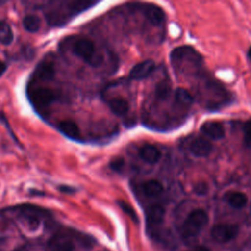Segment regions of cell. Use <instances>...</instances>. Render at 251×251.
Instances as JSON below:
<instances>
[{"mask_svg":"<svg viewBox=\"0 0 251 251\" xmlns=\"http://www.w3.org/2000/svg\"><path fill=\"white\" fill-rule=\"evenodd\" d=\"M208 223V215L202 209H196L189 213L180 228L181 238L190 243L205 227Z\"/></svg>","mask_w":251,"mask_h":251,"instance_id":"6da1fadb","label":"cell"},{"mask_svg":"<svg viewBox=\"0 0 251 251\" xmlns=\"http://www.w3.org/2000/svg\"><path fill=\"white\" fill-rule=\"evenodd\" d=\"M73 53L91 67L97 68L103 62V56L96 51L94 43L86 37H77L73 41Z\"/></svg>","mask_w":251,"mask_h":251,"instance_id":"7a4b0ae2","label":"cell"},{"mask_svg":"<svg viewBox=\"0 0 251 251\" xmlns=\"http://www.w3.org/2000/svg\"><path fill=\"white\" fill-rule=\"evenodd\" d=\"M172 65L176 72H178L183 65L192 66V68L200 67L202 62L201 55L191 46H179L174 49L170 55Z\"/></svg>","mask_w":251,"mask_h":251,"instance_id":"3957f363","label":"cell"},{"mask_svg":"<svg viewBox=\"0 0 251 251\" xmlns=\"http://www.w3.org/2000/svg\"><path fill=\"white\" fill-rule=\"evenodd\" d=\"M28 97L35 108H46L58 99V94L48 87H35L28 91Z\"/></svg>","mask_w":251,"mask_h":251,"instance_id":"277c9868","label":"cell"},{"mask_svg":"<svg viewBox=\"0 0 251 251\" xmlns=\"http://www.w3.org/2000/svg\"><path fill=\"white\" fill-rule=\"evenodd\" d=\"M147 230L151 238L154 239L156 242H158V244L161 245L162 248H165L168 251H172L176 249V238L169 229L161 228L159 226L156 227L147 228Z\"/></svg>","mask_w":251,"mask_h":251,"instance_id":"5b68a950","label":"cell"},{"mask_svg":"<svg viewBox=\"0 0 251 251\" xmlns=\"http://www.w3.org/2000/svg\"><path fill=\"white\" fill-rule=\"evenodd\" d=\"M239 228L233 224H218L213 226L211 235L214 240L220 243H226L232 240L238 234Z\"/></svg>","mask_w":251,"mask_h":251,"instance_id":"8992f818","label":"cell"},{"mask_svg":"<svg viewBox=\"0 0 251 251\" xmlns=\"http://www.w3.org/2000/svg\"><path fill=\"white\" fill-rule=\"evenodd\" d=\"M145 215H146L147 228L159 226L164 221L165 208L159 204L150 205L146 208Z\"/></svg>","mask_w":251,"mask_h":251,"instance_id":"52a82bcc","label":"cell"},{"mask_svg":"<svg viewBox=\"0 0 251 251\" xmlns=\"http://www.w3.org/2000/svg\"><path fill=\"white\" fill-rule=\"evenodd\" d=\"M155 68H156V65L153 60L148 59V60L142 61L132 67L129 73V77L131 79H136V80L146 78L154 72Z\"/></svg>","mask_w":251,"mask_h":251,"instance_id":"ba28073f","label":"cell"},{"mask_svg":"<svg viewBox=\"0 0 251 251\" xmlns=\"http://www.w3.org/2000/svg\"><path fill=\"white\" fill-rule=\"evenodd\" d=\"M47 247L49 251H74L75 244L71 238L66 235L56 234L52 236L48 243Z\"/></svg>","mask_w":251,"mask_h":251,"instance_id":"9c48e42d","label":"cell"},{"mask_svg":"<svg viewBox=\"0 0 251 251\" xmlns=\"http://www.w3.org/2000/svg\"><path fill=\"white\" fill-rule=\"evenodd\" d=\"M54 75H55L54 63L46 59L40 62V64L36 67L33 74V78L40 81H47L52 79Z\"/></svg>","mask_w":251,"mask_h":251,"instance_id":"30bf717a","label":"cell"},{"mask_svg":"<svg viewBox=\"0 0 251 251\" xmlns=\"http://www.w3.org/2000/svg\"><path fill=\"white\" fill-rule=\"evenodd\" d=\"M148 21L154 25H160L165 20V13L162 8L153 4H142L139 7Z\"/></svg>","mask_w":251,"mask_h":251,"instance_id":"8fae6325","label":"cell"},{"mask_svg":"<svg viewBox=\"0 0 251 251\" xmlns=\"http://www.w3.org/2000/svg\"><path fill=\"white\" fill-rule=\"evenodd\" d=\"M189 149L194 156L205 157L212 152L213 145L208 139L203 137H197L190 143Z\"/></svg>","mask_w":251,"mask_h":251,"instance_id":"7c38bea8","label":"cell"},{"mask_svg":"<svg viewBox=\"0 0 251 251\" xmlns=\"http://www.w3.org/2000/svg\"><path fill=\"white\" fill-rule=\"evenodd\" d=\"M201 131L213 138V139H222L225 136V129L221 123L219 122H206L201 126Z\"/></svg>","mask_w":251,"mask_h":251,"instance_id":"4fadbf2b","label":"cell"},{"mask_svg":"<svg viewBox=\"0 0 251 251\" xmlns=\"http://www.w3.org/2000/svg\"><path fill=\"white\" fill-rule=\"evenodd\" d=\"M59 130L66 136L77 140L80 135L79 127L77 124L72 120H64L58 124Z\"/></svg>","mask_w":251,"mask_h":251,"instance_id":"5bb4252c","label":"cell"},{"mask_svg":"<svg viewBox=\"0 0 251 251\" xmlns=\"http://www.w3.org/2000/svg\"><path fill=\"white\" fill-rule=\"evenodd\" d=\"M140 158L149 164H155L159 161L161 154L158 148L152 144H144L139 149Z\"/></svg>","mask_w":251,"mask_h":251,"instance_id":"9a60e30c","label":"cell"},{"mask_svg":"<svg viewBox=\"0 0 251 251\" xmlns=\"http://www.w3.org/2000/svg\"><path fill=\"white\" fill-rule=\"evenodd\" d=\"M108 106L110 110L118 116H124L128 112V103L123 97H113L109 99Z\"/></svg>","mask_w":251,"mask_h":251,"instance_id":"2e32d148","label":"cell"},{"mask_svg":"<svg viewBox=\"0 0 251 251\" xmlns=\"http://www.w3.org/2000/svg\"><path fill=\"white\" fill-rule=\"evenodd\" d=\"M141 190L148 197H157L162 194L164 187L158 180L150 179L141 184Z\"/></svg>","mask_w":251,"mask_h":251,"instance_id":"e0dca14e","label":"cell"},{"mask_svg":"<svg viewBox=\"0 0 251 251\" xmlns=\"http://www.w3.org/2000/svg\"><path fill=\"white\" fill-rule=\"evenodd\" d=\"M226 201L233 208H243L247 203V196L240 191H229L225 195Z\"/></svg>","mask_w":251,"mask_h":251,"instance_id":"ac0fdd59","label":"cell"},{"mask_svg":"<svg viewBox=\"0 0 251 251\" xmlns=\"http://www.w3.org/2000/svg\"><path fill=\"white\" fill-rule=\"evenodd\" d=\"M14 39L13 30L10 25L4 21H0V43L3 45H9L12 43Z\"/></svg>","mask_w":251,"mask_h":251,"instance_id":"d6986e66","label":"cell"},{"mask_svg":"<svg viewBox=\"0 0 251 251\" xmlns=\"http://www.w3.org/2000/svg\"><path fill=\"white\" fill-rule=\"evenodd\" d=\"M23 25L28 32H36L40 27V20L34 15H26L23 20Z\"/></svg>","mask_w":251,"mask_h":251,"instance_id":"ffe728a7","label":"cell"},{"mask_svg":"<svg viewBox=\"0 0 251 251\" xmlns=\"http://www.w3.org/2000/svg\"><path fill=\"white\" fill-rule=\"evenodd\" d=\"M175 99L178 104H180L182 106H190L193 102V98H192L190 92L181 87H179L176 90Z\"/></svg>","mask_w":251,"mask_h":251,"instance_id":"44dd1931","label":"cell"},{"mask_svg":"<svg viewBox=\"0 0 251 251\" xmlns=\"http://www.w3.org/2000/svg\"><path fill=\"white\" fill-rule=\"evenodd\" d=\"M170 91H171V86L169 84L168 81L163 80L160 81L155 88V94L157 96V98L164 100L166 98H168V96L170 95Z\"/></svg>","mask_w":251,"mask_h":251,"instance_id":"7402d4cb","label":"cell"},{"mask_svg":"<svg viewBox=\"0 0 251 251\" xmlns=\"http://www.w3.org/2000/svg\"><path fill=\"white\" fill-rule=\"evenodd\" d=\"M118 205L121 207V209L128 216L131 218V220L134 222V223H137L138 222V217L134 211V209L126 202L123 201V200H119L118 201Z\"/></svg>","mask_w":251,"mask_h":251,"instance_id":"603a6c76","label":"cell"},{"mask_svg":"<svg viewBox=\"0 0 251 251\" xmlns=\"http://www.w3.org/2000/svg\"><path fill=\"white\" fill-rule=\"evenodd\" d=\"M243 137L244 142L247 146L251 147V119L248 120L243 126Z\"/></svg>","mask_w":251,"mask_h":251,"instance_id":"cb8c5ba5","label":"cell"},{"mask_svg":"<svg viewBox=\"0 0 251 251\" xmlns=\"http://www.w3.org/2000/svg\"><path fill=\"white\" fill-rule=\"evenodd\" d=\"M109 167L115 172H121L125 167V160L123 158H115L110 162Z\"/></svg>","mask_w":251,"mask_h":251,"instance_id":"d4e9b609","label":"cell"},{"mask_svg":"<svg viewBox=\"0 0 251 251\" xmlns=\"http://www.w3.org/2000/svg\"><path fill=\"white\" fill-rule=\"evenodd\" d=\"M193 189L197 195H205L208 191V185L204 181H199L194 185Z\"/></svg>","mask_w":251,"mask_h":251,"instance_id":"484cf974","label":"cell"},{"mask_svg":"<svg viewBox=\"0 0 251 251\" xmlns=\"http://www.w3.org/2000/svg\"><path fill=\"white\" fill-rule=\"evenodd\" d=\"M0 121H1V123H2V124H4V125H5V126L9 129V132H10L11 136L14 138V140H16V142H17V143H19V140H18L17 136H15V134H14L13 130L11 129V127H10V124H9V122H8V120H7L6 116L4 115V113H3V112H0Z\"/></svg>","mask_w":251,"mask_h":251,"instance_id":"4316f807","label":"cell"},{"mask_svg":"<svg viewBox=\"0 0 251 251\" xmlns=\"http://www.w3.org/2000/svg\"><path fill=\"white\" fill-rule=\"evenodd\" d=\"M59 189L64 192V193H75V189L74 187H71V186H67V185H61L59 186Z\"/></svg>","mask_w":251,"mask_h":251,"instance_id":"83f0119b","label":"cell"},{"mask_svg":"<svg viewBox=\"0 0 251 251\" xmlns=\"http://www.w3.org/2000/svg\"><path fill=\"white\" fill-rule=\"evenodd\" d=\"M188 251H211V250L209 248L205 247V246H197V247L192 248V249H190Z\"/></svg>","mask_w":251,"mask_h":251,"instance_id":"f1b7e54d","label":"cell"},{"mask_svg":"<svg viewBox=\"0 0 251 251\" xmlns=\"http://www.w3.org/2000/svg\"><path fill=\"white\" fill-rule=\"evenodd\" d=\"M6 69H7V65H6L4 62L0 61V76L4 74V72L6 71Z\"/></svg>","mask_w":251,"mask_h":251,"instance_id":"f546056e","label":"cell"},{"mask_svg":"<svg viewBox=\"0 0 251 251\" xmlns=\"http://www.w3.org/2000/svg\"><path fill=\"white\" fill-rule=\"evenodd\" d=\"M247 55H248V57L250 58V60H251V46H250V48L248 49V52H247Z\"/></svg>","mask_w":251,"mask_h":251,"instance_id":"4dcf8cb0","label":"cell"},{"mask_svg":"<svg viewBox=\"0 0 251 251\" xmlns=\"http://www.w3.org/2000/svg\"><path fill=\"white\" fill-rule=\"evenodd\" d=\"M7 1H0V5H2V4H5Z\"/></svg>","mask_w":251,"mask_h":251,"instance_id":"1f68e13d","label":"cell"}]
</instances>
